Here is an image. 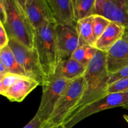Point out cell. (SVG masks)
<instances>
[{
    "instance_id": "cell-30",
    "label": "cell",
    "mask_w": 128,
    "mask_h": 128,
    "mask_svg": "<svg viewBox=\"0 0 128 128\" xmlns=\"http://www.w3.org/2000/svg\"><path fill=\"white\" fill-rule=\"evenodd\" d=\"M7 74V73H6ZM6 75V74H4V73H0V80H2V78H4V76Z\"/></svg>"
},
{
    "instance_id": "cell-14",
    "label": "cell",
    "mask_w": 128,
    "mask_h": 128,
    "mask_svg": "<svg viewBox=\"0 0 128 128\" xmlns=\"http://www.w3.org/2000/svg\"><path fill=\"white\" fill-rule=\"evenodd\" d=\"M125 29L126 28L122 25L111 22L96 41L94 47L98 50L107 53L122 37Z\"/></svg>"
},
{
    "instance_id": "cell-24",
    "label": "cell",
    "mask_w": 128,
    "mask_h": 128,
    "mask_svg": "<svg viewBox=\"0 0 128 128\" xmlns=\"http://www.w3.org/2000/svg\"><path fill=\"white\" fill-rule=\"evenodd\" d=\"M9 38L3 25L0 22V49L8 44Z\"/></svg>"
},
{
    "instance_id": "cell-23",
    "label": "cell",
    "mask_w": 128,
    "mask_h": 128,
    "mask_svg": "<svg viewBox=\"0 0 128 128\" xmlns=\"http://www.w3.org/2000/svg\"><path fill=\"white\" fill-rule=\"evenodd\" d=\"M20 78H23L19 76L18 75L13 74L11 73H7L6 74L3 78L2 79V87H3V92L2 94L5 91L8 90L9 88L11 87Z\"/></svg>"
},
{
    "instance_id": "cell-25",
    "label": "cell",
    "mask_w": 128,
    "mask_h": 128,
    "mask_svg": "<svg viewBox=\"0 0 128 128\" xmlns=\"http://www.w3.org/2000/svg\"><path fill=\"white\" fill-rule=\"evenodd\" d=\"M42 122L35 115L32 120L26 125L23 128H42Z\"/></svg>"
},
{
    "instance_id": "cell-6",
    "label": "cell",
    "mask_w": 128,
    "mask_h": 128,
    "mask_svg": "<svg viewBox=\"0 0 128 128\" xmlns=\"http://www.w3.org/2000/svg\"><path fill=\"white\" fill-rule=\"evenodd\" d=\"M72 81H69L54 74L48 78V82L42 87V94L38 110L35 115L42 122L48 120L54 108Z\"/></svg>"
},
{
    "instance_id": "cell-9",
    "label": "cell",
    "mask_w": 128,
    "mask_h": 128,
    "mask_svg": "<svg viewBox=\"0 0 128 128\" xmlns=\"http://www.w3.org/2000/svg\"><path fill=\"white\" fill-rule=\"evenodd\" d=\"M18 1L34 31L48 21L53 22L46 0H18Z\"/></svg>"
},
{
    "instance_id": "cell-4",
    "label": "cell",
    "mask_w": 128,
    "mask_h": 128,
    "mask_svg": "<svg viewBox=\"0 0 128 128\" xmlns=\"http://www.w3.org/2000/svg\"><path fill=\"white\" fill-rule=\"evenodd\" d=\"M86 86L84 76L71 81L55 106L48 120L42 124L41 128H49L63 124L65 120L73 111L83 96Z\"/></svg>"
},
{
    "instance_id": "cell-20",
    "label": "cell",
    "mask_w": 128,
    "mask_h": 128,
    "mask_svg": "<svg viewBox=\"0 0 128 128\" xmlns=\"http://www.w3.org/2000/svg\"><path fill=\"white\" fill-rule=\"evenodd\" d=\"M111 21L100 15L95 14L93 16L92 28H93L94 37L95 41H97L102 35L108 26L111 23Z\"/></svg>"
},
{
    "instance_id": "cell-32",
    "label": "cell",
    "mask_w": 128,
    "mask_h": 128,
    "mask_svg": "<svg viewBox=\"0 0 128 128\" xmlns=\"http://www.w3.org/2000/svg\"><path fill=\"white\" fill-rule=\"evenodd\" d=\"M122 108H124V109H126V110H128V103L127 104H126V105H125V106H124V107Z\"/></svg>"
},
{
    "instance_id": "cell-31",
    "label": "cell",
    "mask_w": 128,
    "mask_h": 128,
    "mask_svg": "<svg viewBox=\"0 0 128 128\" xmlns=\"http://www.w3.org/2000/svg\"><path fill=\"white\" fill-rule=\"evenodd\" d=\"M123 118H124V120H126V122H127L128 123V115H124Z\"/></svg>"
},
{
    "instance_id": "cell-1",
    "label": "cell",
    "mask_w": 128,
    "mask_h": 128,
    "mask_svg": "<svg viewBox=\"0 0 128 128\" xmlns=\"http://www.w3.org/2000/svg\"><path fill=\"white\" fill-rule=\"evenodd\" d=\"M106 54V52L98 50L94 57L87 66L83 76L86 85L84 93L76 108L65 120L64 123L86 106L107 94L106 90L110 74L107 68Z\"/></svg>"
},
{
    "instance_id": "cell-18",
    "label": "cell",
    "mask_w": 128,
    "mask_h": 128,
    "mask_svg": "<svg viewBox=\"0 0 128 128\" xmlns=\"http://www.w3.org/2000/svg\"><path fill=\"white\" fill-rule=\"evenodd\" d=\"M96 0H72L75 20H80L95 15Z\"/></svg>"
},
{
    "instance_id": "cell-8",
    "label": "cell",
    "mask_w": 128,
    "mask_h": 128,
    "mask_svg": "<svg viewBox=\"0 0 128 128\" xmlns=\"http://www.w3.org/2000/svg\"><path fill=\"white\" fill-rule=\"evenodd\" d=\"M95 14L128 28V0H96Z\"/></svg>"
},
{
    "instance_id": "cell-2",
    "label": "cell",
    "mask_w": 128,
    "mask_h": 128,
    "mask_svg": "<svg viewBox=\"0 0 128 128\" xmlns=\"http://www.w3.org/2000/svg\"><path fill=\"white\" fill-rule=\"evenodd\" d=\"M34 48L48 78L52 76L60 63L56 40V24L48 21L34 31Z\"/></svg>"
},
{
    "instance_id": "cell-15",
    "label": "cell",
    "mask_w": 128,
    "mask_h": 128,
    "mask_svg": "<svg viewBox=\"0 0 128 128\" xmlns=\"http://www.w3.org/2000/svg\"><path fill=\"white\" fill-rule=\"evenodd\" d=\"M86 68L72 58L60 62L55 74L69 81H73L84 76Z\"/></svg>"
},
{
    "instance_id": "cell-28",
    "label": "cell",
    "mask_w": 128,
    "mask_h": 128,
    "mask_svg": "<svg viewBox=\"0 0 128 128\" xmlns=\"http://www.w3.org/2000/svg\"><path fill=\"white\" fill-rule=\"evenodd\" d=\"M3 92V87H2V80H0V95H2Z\"/></svg>"
},
{
    "instance_id": "cell-7",
    "label": "cell",
    "mask_w": 128,
    "mask_h": 128,
    "mask_svg": "<svg viewBox=\"0 0 128 128\" xmlns=\"http://www.w3.org/2000/svg\"><path fill=\"white\" fill-rule=\"evenodd\" d=\"M128 103V91L108 94L100 100L92 102L81 110L64 123L66 128H72L84 119L97 112L116 107L123 108Z\"/></svg>"
},
{
    "instance_id": "cell-27",
    "label": "cell",
    "mask_w": 128,
    "mask_h": 128,
    "mask_svg": "<svg viewBox=\"0 0 128 128\" xmlns=\"http://www.w3.org/2000/svg\"><path fill=\"white\" fill-rule=\"evenodd\" d=\"M0 73H4V74L9 73V72L7 71V70H6V69H5V68L4 67L3 64H2V62H1V61H0Z\"/></svg>"
},
{
    "instance_id": "cell-10",
    "label": "cell",
    "mask_w": 128,
    "mask_h": 128,
    "mask_svg": "<svg viewBox=\"0 0 128 128\" xmlns=\"http://www.w3.org/2000/svg\"><path fill=\"white\" fill-rule=\"evenodd\" d=\"M52 21L56 25L77 28L72 0H46Z\"/></svg>"
},
{
    "instance_id": "cell-22",
    "label": "cell",
    "mask_w": 128,
    "mask_h": 128,
    "mask_svg": "<svg viewBox=\"0 0 128 128\" xmlns=\"http://www.w3.org/2000/svg\"><path fill=\"white\" fill-rule=\"evenodd\" d=\"M126 78H128V66L121 69L114 73L110 74L108 81L107 82L108 86L111 85V84L118 81H120L122 79Z\"/></svg>"
},
{
    "instance_id": "cell-26",
    "label": "cell",
    "mask_w": 128,
    "mask_h": 128,
    "mask_svg": "<svg viewBox=\"0 0 128 128\" xmlns=\"http://www.w3.org/2000/svg\"><path fill=\"white\" fill-rule=\"evenodd\" d=\"M6 21V12L3 0H0V22L4 25Z\"/></svg>"
},
{
    "instance_id": "cell-19",
    "label": "cell",
    "mask_w": 128,
    "mask_h": 128,
    "mask_svg": "<svg viewBox=\"0 0 128 128\" xmlns=\"http://www.w3.org/2000/svg\"><path fill=\"white\" fill-rule=\"evenodd\" d=\"M97 51L98 50L94 46H80L73 52L71 58L81 64L87 66L94 57Z\"/></svg>"
},
{
    "instance_id": "cell-29",
    "label": "cell",
    "mask_w": 128,
    "mask_h": 128,
    "mask_svg": "<svg viewBox=\"0 0 128 128\" xmlns=\"http://www.w3.org/2000/svg\"><path fill=\"white\" fill-rule=\"evenodd\" d=\"M49 128H65L64 125V124H60V125H58V126H52V127Z\"/></svg>"
},
{
    "instance_id": "cell-17",
    "label": "cell",
    "mask_w": 128,
    "mask_h": 128,
    "mask_svg": "<svg viewBox=\"0 0 128 128\" xmlns=\"http://www.w3.org/2000/svg\"><path fill=\"white\" fill-rule=\"evenodd\" d=\"M0 61L9 73L27 78L8 44L0 49Z\"/></svg>"
},
{
    "instance_id": "cell-11",
    "label": "cell",
    "mask_w": 128,
    "mask_h": 128,
    "mask_svg": "<svg viewBox=\"0 0 128 128\" xmlns=\"http://www.w3.org/2000/svg\"><path fill=\"white\" fill-rule=\"evenodd\" d=\"M56 40L60 62L70 58L79 47L77 28L56 25Z\"/></svg>"
},
{
    "instance_id": "cell-16",
    "label": "cell",
    "mask_w": 128,
    "mask_h": 128,
    "mask_svg": "<svg viewBox=\"0 0 128 128\" xmlns=\"http://www.w3.org/2000/svg\"><path fill=\"white\" fill-rule=\"evenodd\" d=\"M93 16L80 20L77 22L79 47L83 46H91L94 47L96 41L94 37L92 28Z\"/></svg>"
},
{
    "instance_id": "cell-21",
    "label": "cell",
    "mask_w": 128,
    "mask_h": 128,
    "mask_svg": "<svg viewBox=\"0 0 128 128\" xmlns=\"http://www.w3.org/2000/svg\"><path fill=\"white\" fill-rule=\"evenodd\" d=\"M106 94L124 92L128 91V78L122 79L109 85L106 88Z\"/></svg>"
},
{
    "instance_id": "cell-12",
    "label": "cell",
    "mask_w": 128,
    "mask_h": 128,
    "mask_svg": "<svg viewBox=\"0 0 128 128\" xmlns=\"http://www.w3.org/2000/svg\"><path fill=\"white\" fill-rule=\"evenodd\" d=\"M106 54L109 74L128 66V28H126L122 37Z\"/></svg>"
},
{
    "instance_id": "cell-5",
    "label": "cell",
    "mask_w": 128,
    "mask_h": 128,
    "mask_svg": "<svg viewBox=\"0 0 128 128\" xmlns=\"http://www.w3.org/2000/svg\"><path fill=\"white\" fill-rule=\"evenodd\" d=\"M8 46L27 78L38 82L42 87L45 86L48 78L44 72L36 50L28 48L14 40H9Z\"/></svg>"
},
{
    "instance_id": "cell-3",
    "label": "cell",
    "mask_w": 128,
    "mask_h": 128,
    "mask_svg": "<svg viewBox=\"0 0 128 128\" xmlns=\"http://www.w3.org/2000/svg\"><path fill=\"white\" fill-rule=\"evenodd\" d=\"M6 12L4 25L9 40H14L30 49L34 48V30L18 0H3Z\"/></svg>"
},
{
    "instance_id": "cell-13",
    "label": "cell",
    "mask_w": 128,
    "mask_h": 128,
    "mask_svg": "<svg viewBox=\"0 0 128 128\" xmlns=\"http://www.w3.org/2000/svg\"><path fill=\"white\" fill-rule=\"evenodd\" d=\"M38 82L28 78H20L12 86L3 92L2 96L11 102H22L36 87Z\"/></svg>"
}]
</instances>
